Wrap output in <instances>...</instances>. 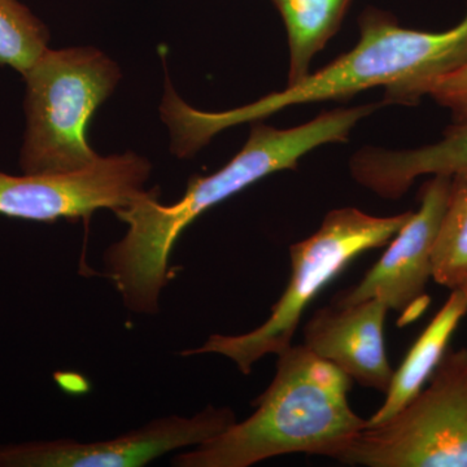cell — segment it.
<instances>
[{
	"label": "cell",
	"instance_id": "obj_13",
	"mask_svg": "<svg viewBox=\"0 0 467 467\" xmlns=\"http://www.w3.org/2000/svg\"><path fill=\"white\" fill-rule=\"evenodd\" d=\"M287 30V86L309 75L313 58L339 32L353 0H273Z\"/></svg>",
	"mask_w": 467,
	"mask_h": 467
},
{
	"label": "cell",
	"instance_id": "obj_6",
	"mask_svg": "<svg viewBox=\"0 0 467 467\" xmlns=\"http://www.w3.org/2000/svg\"><path fill=\"white\" fill-rule=\"evenodd\" d=\"M335 461L362 467H467V347L448 348L416 398L358 432Z\"/></svg>",
	"mask_w": 467,
	"mask_h": 467
},
{
	"label": "cell",
	"instance_id": "obj_11",
	"mask_svg": "<svg viewBox=\"0 0 467 467\" xmlns=\"http://www.w3.org/2000/svg\"><path fill=\"white\" fill-rule=\"evenodd\" d=\"M467 171V122L448 126L439 142L413 150L365 147L350 158L353 180L387 201H398L423 175Z\"/></svg>",
	"mask_w": 467,
	"mask_h": 467
},
{
	"label": "cell",
	"instance_id": "obj_2",
	"mask_svg": "<svg viewBox=\"0 0 467 467\" xmlns=\"http://www.w3.org/2000/svg\"><path fill=\"white\" fill-rule=\"evenodd\" d=\"M377 107L379 104L327 110L290 129L254 122L241 152L216 173L192 177L180 202L160 204L159 189H152L128 207L117 209L116 216L129 229L107 250L104 264L126 308L140 315L159 312L160 294L171 278V252L196 218L267 175L294 171L303 156L319 146L347 142L352 129Z\"/></svg>",
	"mask_w": 467,
	"mask_h": 467
},
{
	"label": "cell",
	"instance_id": "obj_1",
	"mask_svg": "<svg viewBox=\"0 0 467 467\" xmlns=\"http://www.w3.org/2000/svg\"><path fill=\"white\" fill-rule=\"evenodd\" d=\"M358 26L359 41L353 50L250 106L205 112L168 91L161 115L171 129L173 153L189 158L223 129L260 121L297 104L349 99L368 88H386L383 104L416 106L435 79L467 63V11L445 32L402 27L392 15L376 8L362 12Z\"/></svg>",
	"mask_w": 467,
	"mask_h": 467
},
{
	"label": "cell",
	"instance_id": "obj_9",
	"mask_svg": "<svg viewBox=\"0 0 467 467\" xmlns=\"http://www.w3.org/2000/svg\"><path fill=\"white\" fill-rule=\"evenodd\" d=\"M451 175H431L420 190V208L393 236L383 256L358 285L337 294L334 306L382 300L400 315V326L416 321L430 303L432 252L447 205Z\"/></svg>",
	"mask_w": 467,
	"mask_h": 467
},
{
	"label": "cell",
	"instance_id": "obj_16",
	"mask_svg": "<svg viewBox=\"0 0 467 467\" xmlns=\"http://www.w3.org/2000/svg\"><path fill=\"white\" fill-rule=\"evenodd\" d=\"M426 97L450 110L454 124L467 122V63L435 79L427 88Z\"/></svg>",
	"mask_w": 467,
	"mask_h": 467
},
{
	"label": "cell",
	"instance_id": "obj_10",
	"mask_svg": "<svg viewBox=\"0 0 467 467\" xmlns=\"http://www.w3.org/2000/svg\"><path fill=\"white\" fill-rule=\"evenodd\" d=\"M389 310L379 299L316 310L304 326V346L352 382L386 393L395 373L384 335Z\"/></svg>",
	"mask_w": 467,
	"mask_h": 467
},
{
	"label": "cell",
	"instance_id": "obj_4",
	"mask_svg": "<svg viewBox=\"0 0 467 467\" xmlns=\"http://www.w3.org/2000/svg\"><path fill=\"white\" fill-rule=\"evenodd\" d=\"M411 214L408 211L379 217L353 207L328 212L317 232L290 245L288 284L263 325L241 335H212L202 347L183 350L181 356L216 353L248 376L261 358L292 346L304 313L326 285L359 254L391 242Z\"/></svg>",
	"mask_w": 467,
	"mask_h": 467
},
{
	"label": "cell",
	"instance_id": "obj_12",
	"mask_svg": "<svg viewBox=\"0 0 467 467\" xmlns=\"http://www.w3.org/2000/svg\"><path fill=\"white\" fill-rule=\"evenodd\" d=\"M467 315L465 290L451 291L450 297L417 337L400 367L395 368L382 407L367 420V426L379 425L416 398L450 348L451 337Z\"/></svg>",
	"mask_w": 467,
	"mask_h": 467
},
{
	"label": "cell",
	"instance_id": "obj_14",
	"mask_svg": "<svg viewBox=\"0 0 467 467\" xmlns=\"http://www.w3.org/2000/svg\"><path fill=\"white\" fill-rule=\"evenodd\" d=\"M432 279L451 291L467 287V171L451 177L432 252Z\"/></svg>",
	"mask_w": 467,
	"mask_h": 467
},
{
	"label": "cell",
	"instance_id": "obj_17",
	"mask_svg": "<svg viewBox=\"0 0 467 467\" xmlns=\"http://www.w3.org/2000/svg\"><path fill=\"white\" fill-rule=\"evenodd\" d=\"M463 290H465V291H466V294H467V287H466V288H463Z\"/></svg>",
	"mask_w": 467,
	"mask_h": 467
},
{
	"label": "cell",
	"instance_id": "obj_3",
	"mask_svg": "<svg viewBox=\"0 0 467 467\" xmlns=\"http://www.w3.org/2000/svg\"><path fill=\"white\" fill-rule=\"evenodd\" d=\"M272 383L252 405L250 418L236 420L223 434L178 454L175 467H250L306 453L335 460L367 427L350 408L352 379L304 344L276 355Z\"/></svg>",
	"mask_w": 467,
	"mask_h": 467
},
{
	"label": "cell",
	"instance_id": "obj_15",
	"mask_svg": "<svg viewBox=\"0 0 467 467\" xmlns=\"http://www.w3.org/2000/svg\"><path fill=\"white\" fill-rule=\"evenodd\" d=\"M45 24L18 0H0V64L26 75L48 48Z\"/></svg>",
	"mask_w": 467,
	"mask_h": 467
},
{
	"label": "cell",
	"instance_id": "obj_5",
	"mask_svg": "<svg viewBox=\"0 0 467 467\" xmlns=\"http://www.w3.org/2000/svg\"><path fill=\"white\" fill-rule=\"evenodd\" d=\"M24 78V174L67 173L94 164L100 156L88 146L86 130L119 84V67L97 48H47Z\"/></svg>",
	"mask_w": 467,
	"mask_h": 467
},
{
	"label": "cell",
	"instance_id": "obj_7",
	"mask_svg": "<svg viewBox=\"0 0 467 467\" xmlns=\"http://www.w3.org/2000/svg\"><path fill=\"white\" fill-rule=\"evenodd\" d=\"M150 174L149 160L133 152L99 158L67 173L5 174L0 171V214L36 223L79 220L100 208L128 207Z\"/></svg>",
	"mask_w": 467,
	"mask_h": 467
},
{
	"label": "cell",
	"instance_id": "obj_8",
	"mask_svg": "<svg viewBox=\"0 0 467 467\" xmlns=\"http://www.w3.org/2000/svg\"><path fill=\"white\" fill-rule=\"evenodd\" d=\"M236 422L232 409L208 407L171 416L110 441H42L0 445V467H140L169 451L196 447Z\"/></svg>",
	"mask_w": 467,
	"mask_h": 467
}]
</instances>
